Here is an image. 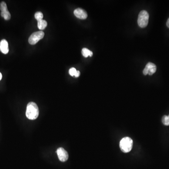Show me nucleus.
<instances>
[{"mask_svg": "<svg viewBox=\"0 0 169 169\" xmlns=\"http://www.w3.org/2000/svg\"><path fill=\"white\" fill-rule=\"evenodd\" d=\"M74 14L77 18L81 19H85L87 17V14L86 11L83 9H80V8H78L75 10L74 11Z\"/></svg>", "mask_w": 169, "mask_h": 169, "instance_id": "nucleus-8", "label": "nucleus"}, {"mask_svg": "<svg viewBox=\"0 0 169 169\" xmlns=\"http://www.w3.org/2000/svg\"><path fill=\"white\" fill-rule=\"evenodd\" d=\"M44 36V33L42 31L35 32L33 33L29 38V43L31 45L36 44Z\"/></svg>", "mask_w": 169, "mask_h": 169, "instance_id": "nucleus-4", "label": "nucleus"}, {"mask_svg": "<svg viewBox=\"0 0 169 169\" xmlns=\"http://www.w3.org/2000/svg\"><path fill=\"white\" fill-rule=\"evenodd\" d=\"M0 50L4 54H7L9 52L8 43L6 40L3 39L0 42Z\"/></svg>", "mask_w": 169, "mask_h": 169, "instance_id": "nucleus-9", "label": "nucleus"}, {"mask_svg": "<svg viewBox=\"0 0 169 169\" xmlns=\"http://www.w3.org/2000/svg\"><path fill=\"white\" fill-rule=\"evenodd\" d=\"M39 110L37 105L34 102H30L27 104L26 116L29 119L34 120L39 116Z\"/></svg>", "mask_w": 169, "mask_h": 169, "instance_id": "nucleus-1", "label": "nucleus"}, {"mask_svg": "<svg viewBox=\"0 0 169 169\" xmlns=\"http://www.w3.org/2000/svg\"><path fill=\"white\" fill-rule=\"evenodd\" d=\"M79 76H80V71H78V70H77L76 73L75 75V77H78Z\"/></svg>", "mask_w": 169, "mask_h": 169, "instance_id": "nucleus-15", "label": "nucleus"}, {"mask_svg": "<svg viewBox=\"0 0 169 169\" xmlns=\"http://www.w3.org/2000/svg\"><path fill=\"white\" fill-rule=\"evenodd\" d=\"M47 25H48V24H47V22L46 20H43L42 19V20L38 21V27L40 30H42L45 29Z\"/></svg>", "mask_w": 169, "mask_h": 169, "instance_id": "nucleus-10", "label": "nucleus"}, {"mask_svg": "<svg viewBox=\"0 0 169 169\" xmlns=\"http://www.w3.org/2000/svg\"><path fill=\"white\" fill-rule=\"evenodd\" d=\"M77 70L75 68H71L70 69L69 74L71 76H75V74L76 73Z\"/></svg>", "mask_w": 169, "mask_h": 169, "instance_id": "nucleus-14", "label": "nucleus"}, {"mask_svg": "<svg viewBox=\"0 0 169 169\" xmlns=\"http://www.w3.org/2000/svg\"><path fill=\"white\" fill-rule=\"evenodd\" d=\"M149 19V14L146 10H142L139 14L138 24L141 28H145L147 26Z\"/></svg>", "mask_w": 169, "mask_h": 169, "instance_id": "nucleus-3", "label": "nucleus"}, {"mask_svg": "<svg viewBox=\"0 0 169 169\" xmlns=\"http://www.w3.org/2000/svg\"><path fill=\"white\" fill-rule=\"evenodd\" d=\"M35 18L38 21L42 20L43 18V15L41 12H37L35 14Z\"/></svg>", "mask_w": 169, "mask_h": 169, "instance_id": "nucleus-12", "label": "nucleus"}, {"mask_svg": "<svg viewBox=\"0 0 169 169\" xmlns=\"http://www.w3.org/2000/svg\"><path fill=\"white\" fill-rule=\"evenodd\" d=\"M58 157L60 161L62 162L66 161L68 159L69 155L67 152L62 147L58 148L56 151Z\"/></svg>", "mask_w": 169, "mask_h": 169, "instance_id": "nucleus-7", "label": "nucleus"}, {"mask_svg": "<svg viewBox=\"0 0 169 169\" xmlns=\"http://www.w3.org/2000/svg\"><path fill=\"white\" fill-rule=\"evenodd\" d=\"M166 25H167V26L168 28H169V18H168V20H167V23H166Z\"/></svg>", "mask_w": 169, "mask_h": 169, "instance_id": "nucleus-16", "label": "nucleus"}, {"mask_svg": "<svg viewBox=\"0 0 169 169\" xmlns=\"http://www.w3.org/2000/svg\"><path fill=\"white\" fill-rule=\"evenodd\" d=\"M133 145V139L128 137L123 138L120 142V148L122 151L126 153L130 151L132 149Z\"/></svg>", "mask_w": 169, "mask_h": 169, "instance_id": "nucleus-2", "label": "nucleus"}, {"mask_svg": "<svg viewBox=\"0 0 169 169\" xmlns=\"http://www.w3.org/2000/svg\"><path fill=\"white\" fill-rule=\"evenodd\" d=\"M82 55L85 58H87L88 56H92L93 52L87 48H83L82 50Z\"/></svg>", "mask_w": 169, "mask_h": 169, "instance_id": "nucleus-11", "label": "nucleus"}, {"mask_svg": "<svg viewBox=\"0 0 169 169\" xmlns=\"http://www.w3.org/2000/svg\"><path fill=\"white\" fill-rule=\"evenodd\" d=\"M168 117H169V115H168Z\"/></svg>", "mask_w": 169, "mask_h": 169, "instance_id": "nucleus-18", "label": "nucleus"}, {"mask_svg": "<svg viewBox=\"0 0 169 169\" xmlns=\"http://www.w3.org/2000/svg\"><path fill=\"white\" fill-rule=\"evenodd\" d=\"M2 78V74L0 72V80H1Z\"/></svg>", "mask_w": 169, "mask_h": 169, "instance_id": "nucleus-17", "label": "nucleus"}, {"mask_svg": "<svg viewBox=\"0 0 169 169\" xmlns=\"http://www.w3.org/2000/svg\"><path fill=\"white\" fill-rule=\"evenodd\" d=\"M156 71V66L154 63L149 62L144 69L143 73L144 75H147L148 74L149 75H152L154 74Z\"/></svg>", "mask_w": 169, "mask_h": 169, "instance_id": "nucleus-6", "label": "nucleus"}, {"mask_svg": "<svg viewBox=\"0 0 169 169\" xmlns=\"http://www.w3.org/2000/svg\"><path fill=\"white\" fill-rule=\"evenodd\" d=\"M163 124L164 126H169V118L168 116L164 115L162 118Z\"/></svg>", "mask_w": 169, "mask_h": 169, "instance_id": "nucleus-13", "label": "nucleus"}, {"mask_svg": "<svg viewBox=\"0 0 169 169\" xmlns=\"http://www.w3.org/2000/svg\"><path fill=\"white\" fill-rule=\"evenodd\" d=\"M0 10H1V15L6 20H10L11 18V15L8 11L6 3L4 2H2L0 3Z\"/></svg>", "mask_w": 169, "mask_h": 169, "instance_id": "nucleus-5", "label": "nucleus"}]
</instances>
